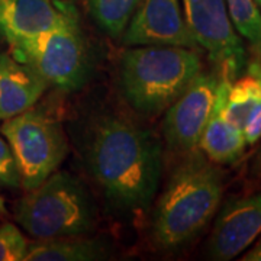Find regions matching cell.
<instances>
[{
	"instance_id": "obj_24",
	"label": "cell",
	"mask_w": 261,
	"mask_h": 261,
	"mask_svg": "<svg viewBox=\"0 0 261 261\" xmlns=\"http://www.w3.org/2000/svg\"><path fill=\"white\" fill-rule=\"evenodd\" d=\"M254 2H255V3L258 5V8H260V9H261V0H254Z\"/></svg>"
},
{
	"instance_id": "obj_13",
	"label": "cell",
	"mask_w": 261,
	"mask_h": 261,
	"mask_svg": "<svg viewBox=\"0 0 261 261\" xmlns=\"http://www.w3.org/2000/svg\"><path fill=\"white\" fill-rule=\"evenodd\" d=\"M64 0H0V35L12 42L35 37L56 23Z\"/></svg>"
},
{
	"instance_id": "obj_16",
	"label": "cell",
	"mask_w": 261,
	"mask_h": 261,
	"mask_svg": "<svg viewBox=\"0 0 261 261\" xmlns=\"http://www.w3.org/2000/svg\"><path fill=\"white\" fill-rule=\"evenodd\" d=\"M142 0H87L94 22L111 37H121Z\"/></svg>"
},
{
	"instance_id": "obj_3",
	"label": "cell",
	"mask_w": 261,
	"mask_h": 261,
	"mask_svg": "<svg viewBox=\"0 0 261 261\" xmlns=\"http://www.w3.org/2000/svg\"><path fill=\"white\" fill-rule=\"evenodd\" d=\"M202 71L193 48L144 45L126 49L121 60V86L130 106L142 113L166 111Z\"/></svg>"
},
{
	"instance_id": "obj_21",
	"label": "cell",
	"mask_w": 261,
	"mask_h": 261,
	"mask_svg": "<svg viewBox=\"0 0 261 261\" xmlns=\"http://www.w3.org/2000/svg\"><path fill=\"white\" fill-rule=\"evenodd\" d=\"M243 261H261V235L258 237V241L252 245L248 251L245 252V255L241 257Z\"/></svg>"
},
{
	"instance_id": "obj_22",
	"label": "cell",
	"mask_w": 261,
	"mask_h": 261,
	"mask_svg": "<svg viewBox=\"0 0 261 261\" xmlns=\"http://www.w3.org/2000/svg\"><path fill=\"white\" fill-rule=\"evenodd\" d=\"M252 176L255 177H261V151L257 154V157L252 163V170H251Z\"/></svg>"
},
{
	"instance_id": "obj_2",
	"label": "cell",
	"mask_w": 261,
	"mask_h": 261,
	"mask_svg": "<svg viewBox=\"0 0 261 261\" xmlns=\"http://www.w3.org/2000/svg\"><path fill=\"white\" fill-rule=\"evenodd\" d=\"M224 171L202 151H190L168 178L160 196L152 237L164 250L196 238L212 221L224 196Z\"/></svg>"
},
{
	"instance_id": "obj_20",
	"label": "cell",
	"mask_w": 261,
	"mask_h": 261,
	"mask_svg": "<svg viewBox=\"0 0 261 261\" xmlns=\"http://www.w3.org/2000/svg\"><path fill=\"white\" fill-rule=\"evenodd\" d=\"M243 134L247 141V145H254L261 138V99L245 122Z\"/></svg>"
},
{
	"instance_id": "obj_9",
	"label": "cell",
	"mask_w": 261,
	"mask_h": 261,
	"mask_svg": "<svg viewBox=\"0 0 261 261\" xmlns=\"http://www.w3.org/2000/svg\"><path fill=\"white\" fill-rule=\"evenodd\" d=\"M126 47L197 48L187 28L181 0H142L122 34Z\"/></svg>"
},
{
	"instance_id": "obj_17",
	"label": "cell",
	"mask_w": 261,
	"mask_h": 261,
	"mask_svg": "<svg viewBox=\"0 0 261 261\" xmlns=\"http://www.w3.org/2000/svg\"><path fill=\"white\" fill-rule=\"evenodd\" d=\"M237 32L250 42L261 63V9L254 0H225Z\"/></svg>"
},
{
	"instance_id": "obj_12",
	"label": "cell",
	"mask_w": 261,
	"mask_h": 261,
	"mask_svg": "<svg viewBox=\"0 0 261 261\" xmlns=\"http://www.w3.org/2000/svg\"><path fill=\"white\" fill-rule=\"evenodd\" d=\"M48 83L37 71L8 53H0V119L25 112L39 100Z\"/></svg>"
},
{
	"instance_id": "obj_8",
	"label": "cell",
	"mask_w": 261,
	"mask_h": 261,
	"mask_svg": "<svg viewBox=\"0 0 261 261\" xmlns=\"http://www.w3.org/2000/svg\"><path fill=\"white\" fill-rule=\"evenodd\" d=\"M219 77L200 71L167 108L163 123L168 147L178 152L199 149V141L214 109Z\"/></svg>"
},
{
	"instance_id": "obj_5",
	"label": "cell",
	"mask_w": 261,
	"mask_h": 261,
	"mask_svg": "<svg viewBox=\"0 0 261 261\" xmlns=\"http://www.w3.org/2000/svg\"><path fill=\"white\" fill-rule=\"evenodd\" d=\"M15 218L37 240L84 235L93 228L94 206L79 178L57 170L19 200Z\"/></svg>"
},
{
	"instance_id": "obj_11",
	"label": "cell",
	"mask_w": 261,
	"mask_h": 261,
	"mask_svg": "<svg viewBox=\"0 0 261 261\" xmlns=\"http://www.w3.org/2000/svg\"><path fill=\"white\" fill-rule=\"evenodd\" d=\"M232 80L228 73L221 71L214 109L199 141V149L205 154L206 159L218 166L238 161L247 147L243 130L231 125L224 115V105Z\"/></svg>"
},
{
	"instance_id": "obj_19",
	"label": "cell",
	"mask_w": 261,
	"mask_h": 261,
	"mask_svg": "<svg viewBox=\"0 0 261 261\" xmlns=\"http://www.w3.org/2000/svg\"><path fill=\"white\" fill-rule=\"evenodd\" d=\"M0 187L18 189L20 187V174L15 155L12 152L9 142L5 137H0Z\"/></svg>"
},
{
	"instance_id": "obj_10",
	"label": "cell",
	"mask_w": 261,
	"mask_h": 261,
	"mask_svg": "<svg viewBox=\"0 0 261 261\" xmlns=\"http://www.w3.org/2000/svg\"><path fill=\"white\" fill-rule=\"evenodd\" d=\"M260 235L261 193H255L233 200L221 211L207 241V255L212 260H232Z\"/></svg>"
},
{
	"instance_id": "obj_6",
	"label": "cell",
	"mask_w": 261,
	"mask_h": 261,
	"mask_svg": "<svg viewBox=\"0 0 261 261\" xmlns=\"http://www.w3.org/2000/svg\"><path fill=\"white\" fill-rule=\"evenodd\" d=\"M2 134L16 160L20 186L27 190L57 171L68 154L63 125L34 108L5 119Z\"/></svg>"
},
{
	"instance_id": "obj_1",
	"label": "cell",
	"mask_w": 261,
	"mask_h": 261,
	"mask_svg": "<svg viewBox=\"0 0 261 261\" xmlns=\"http://www.w3.org/2000/svg\"><path fill=\"white\" fill-rule=\"evenodd\" d=\"M86 160L112 205L129 212L151 205L161 177V147L148 130L123 118H103L90 132Z\"/></svg>"
},
{
	"instance_id": "obj_7",
	"label": "cell",
	"mask_w": 261,
	"mask_h": 261,
	"mask_svg": "<svg viewBox=\"0 0 261 261\" xmlns=\"http://www.w3.org/2000/svg\"><path fill=\"white\" fill-rule=\"evenodd\" d=\"M183 15L197 47L233 80L247 65L244 42L233 28L225 0H181Z\"/></svg>"
},
{
	"instance_id": "obj_14",
	"label": "cell",
	"mask_w": 261,
	"mask_h": 261,
	"mask_svg": "<svg viewBox=\"0 0 261 261\" xmlns=\"http://www.w3.org/2000/svg\"><path fill=\"white\" fill-rule=\"evenodd\" d=\"M108 257V248L102 241L71 235L38 240L29 245L23 261H94Z\"/></svg>"
},
{
	"instance_id": "obj_15",
	"label": "cell",
	"mask_w": 261,
	"mask_h": 261,
	"mask_svg": "<svg viewBox=\"0 0 261 261\" xmlns=\"http://www.w3.org/2000/svg\"><path fill=\"white\" fill-rule=\"evenodd\" d=\"M261 99V63L252 61L247 67V73L238 75L231 82L224 105V115L228 122L238 129L244 125L250 113Z\"/></svg>"
},
{
	"instance_id": "obj_4",
	"label": "cell",
	"mask_w": 261,
	"mask_h": 261,
	"mask_svg": "<svg viewBox=\"0 0 261 261\" xmlns=\"http://www.w3.org/2000/svg\"><path fill=\"white\" fill-rule=\"evenodd\" d=\"M19 61L31 65L48 84L77 90L87 82L90 57L75 5L64 0L56 23L35 37L8 42Z\"/></svg>"
},
{
	"instance_id": "obj_23",
	"label": "cell",
	"mask_w": 261,
	"mask_h": 261,
	"mask_svg": "<svg viewBox=\"0 0 261 261\" xmlns=\"http://www.w3.org/2000/svg\"><path fill=\"white\" fill-rule=\"evenodd\" d=\"M3 212H5V200H3V197L0 196V216H2Z\"/></svg>"
},
{
	"instance_id": "obj_18",
	"label": "cell",
	"mask_w": 261,
	"mask_h": 261,
	"mask_svg": "<svg viewBox=\"0 0 261 261\" xmlns=\"http://www.w3.org/2000/svg\"><path fill=\"white\" fill-rule=\"evenodd\" d=\"M31 244L16 225L0 226V261H23Z\"/></svg>"
}]
</instances>
